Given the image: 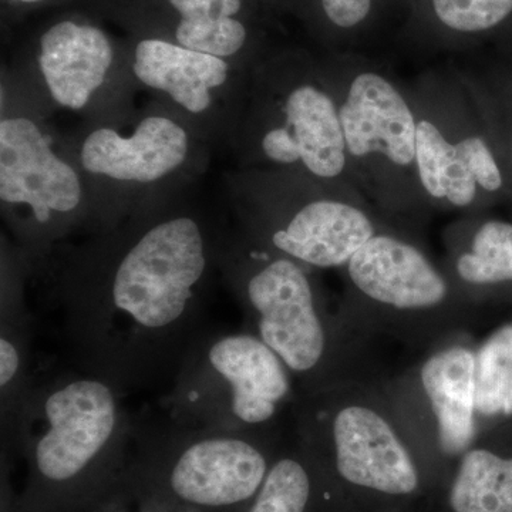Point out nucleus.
<instances>
[{"mask_svg":"<svg viewBox=\"0 0 512 512\" xmlns=\"http://www.w3.org/2000/svg\"><path fill=\"white\" fill-rule=\"evenodd\" d=\"M417 178L431 211L481 214L511 201L476 97L463 76H427L409 89Z\"/></svg>","mask_w":512,"mask_h":512,"instance_id":"13","label":"nucleus"},{"mask_svg":"<svg viewBox=\"0 0 512 512\" xmlns=\"http://www.w3.org/2000/svg\"><path fill=\"white\" fill-rule=\"evenodd\" d=\"M3 84L46 117L67 111L99 121L130 110L137 92L131 60L121 63L97 26L62 20L40 36L33 72L3 76Z\"/></svg>","mask_w":512,"mask_h":512,"instance_id":"14","label":"nucleus"},{"mask_svg":"<svg viewBox=\"0 0 512 512\" xmlns=\"http://www.w3.org/2000/svg\"><path fill=\"white\" fill-rule=\"evenodd\" d=\"M443 264L461 291L478 303L497 289H512V221L463 215L444 235Z\"/></svg>","mask_w":512,"mask_h":512,"instance_id":"18","label":"nucleus"},{"mask_svg":"<svg viewBox=\"0 0 512 512\" xmlns=\"http://www.w3.org/2000/svg\"><path fill=\"white\" fill-rule=\"evenodd\" d=\"M446 512H512V456L478 436L448 478Z\"/></svg>","mask_w":512,"mask_h":512,"instance_id":"19","label":"nucleus"},{"mask_svg":"<svg viewBox=\"0 0 512 512\" xmlns=\"http://www.w3.org/2000/svg\"><path fill=\"white\" fill-rule=\"evenodd\" d=\"M124 396L77 369L37 382L23 448L30 463L26 512H70L110 484L136 429Z\"/></svg>","mask_w":512,"mask_h":512,"instance_id":"4","label":"nucleus"},{"mask_svg":"<svg viewBox=\"0 0 512 512\" xmlns=\"http://www.w3.org/2000/svg\"><path fill=\"white\" fill-rule=\"evenodd\" d=\"M47 119L2 83L0 207L30 276L60 245L99 231L86 178Z\"/></svg>","mask_w":512,"mask_h":512,"instance_id":"6","label":"nucleus"},{"mask_svg":"<svg viewBox=\"0 0 512 512\" xmlns=\"http://www.w3.org/2000/svg\"><path fill=\"white\" fill-rule=\"evenodd\" d=\"M332 488L315 458L296 441L278 453L264 484L245 512H319Z\"/></svg>","mask_w":512,"mask_h":512,"instance_id":"21","label":"nucleus"},{"mask_svg":"<svg viewBox=\"0 0 512 512\" xmlns=\"http://www.w3.org/2000/svg\"><path fill=\"white\" fill-rule=\"evenodd\" d=\"M339 313L367 340L430 350L466 338L477 302L404 229L386 227L343 268Z\"/></svg>","mask_w":512,"mask_h":512,"instance_id":"7","label":"nucleus"},{"mask_svg":"<svg viewBox=\"0 0 512 512\" xmlns=\"http://www.w3.org/2000/svg\"><path fill=\"white\" fill-rule=\"evenodd\" d=\"M130 59L137 90L174 110L211 147L231 148L254 69L161 37L141 39Z\"/></svg>","mask_w":512,"mask_h":512,"instance_id":"15","label":"nucleus"},{"mask_svg":"<svg viewBox=\"0 0 512 512\" xmlns=\"http://www.w3.org/2000/svg\"><path fill=\"white\" fill-rule=\"evenodd\" d=\"M18 2L28 3V5H32V3H40L43 2V0H18Z\"/></svg>","mask_w":512,"mask_h":512,"instance_id":"26","label":"nucleus"},{"mask_svg":"<svg viewBox=\"0 0 512 512\" xmlns=\"http://www.w3.org/2000/svg\"><path fill=\"white\" fill-rule=\"evenodd\" d=\"M63 140L89 185L99 231L187 192L207 170L212 148L156 99L144 109L84 121Z\"/></svg>","mask_w":512,"mask_h":512,"instance_id":"5","label":"nucleus"},{"mask_svg":"<svg viewBox=\"0 0 512 512\" xmlns=\"http://www.w3.org/2000/svg\"><path fill=\"white\" fill-rule=\"evenodd\" d=\"M178 15L174 43L197 52L238 62L248 43V29L239 13L244 0H167Z\"/></svg>","mask_w":512,"mask_h":512,"instance_id":"20","label":"nucleus"},{"mask_svg":"<svg viewBox=\"0 0 512 512\" xmlns=\"http://www.w3.org/2000/svg\"><path fill=\"white\" fill-rule=\"evenodd\" d=\"M474 352L466 338L451 340L427 350L416 366L389 380L394 399L423 447L436 480L444 474L448 481L458 458L480 433Z\"/></svg>","mask_w":512,"mask_h":512,"instance_id":"16","label":"nucleus"},{"mask_svg":"<svg viewBox=\"0 0 512 512\" xmlns=\"http://www.w3.org/2000/svg\"><path fill=\"white\" fill-rule=\"evenodd\" d=\"M228 229L185 192L60 245L32 276L74 369L124 394L173 380L207 325Z\"/></svg>","mask_w":512,"mask_h":512,"instance_id":"1","label":"nucleus"},{"mask_svg":"<svg viewBox=\"0 0 512 512\" xmlns=\"http://www.w3.org/2000/svg\"><path fill=\"white\" fill-rule=\"evenodd\" d=\"M231 150L239 168L298 171L357 190L326 69L255 66Z\"/></svg>","mask_w":512,"mask_h":512,"instance_id":"9","label":"nucleus"},{"mask_svg":"<svg viewBox=\"0 0 512 512\" xmlns=\"http://www.w3.org/2000/svg\"><path fill=\"white\" fill-rule=\"evenodd\" d=\"M474 386L480 429L484 421L512 417V323L477 346Z\"/></svg>","mask_w":512,"mask_h":512,"instance_id":"22","label":"nucleus"},{"mask_svg":"<svg viewBox=\"0 0 512 512\" xmlns=\"http://www.w3.org/2000/svg\"><path fill=\"white\" fill-rule=\"evenodd\" d=\"M171 383L168 419L204 429L276 431L298 396L281 357L248 329L205 330Z\"/></svg>","mask_w":512,"mask_h":512,"instance_id":"12","label":"nucleus"},{"mask_svg":"<svg viewBox=\"0 0 512 512\" xmlns=\"http://www.w3.org/2000/svg\"><path fill=\"white\" fill-rule=\"evenodd\" d=\"M490 134L512 202V66L485 76H463Z\"/></svg>","mask_w":512,"mask_h":512,"instance_id":"23","label":"nucleus"},{"mask_svg":"<svg viewBox=\"0 0 512 512\" xmlns=\"http://www.w3.org/2000/svg\"><path fill=\"white\" fill-rule=\"evenodd\" d=\"M278 431H228L168 419L136 421L133 471L148 500L174 508L231 511L251 504L276 456Z\"/></svg>","mask_w":512,"mask_h":512,"instance_id":"11","label":"nucleus"},{"mask_svg":"<svg viewBox=\"0 0 512 512\" xmlns=\"http://www.w3.org/2000/svg\"><path fill=\"white\" fill-rule=\"evenodd\" d=\"M228 184L238 231L313 271L345 268L392 227L355 188L298 171L239 168Z\"/></svg>","mask_w":512,"mask_h":512,"instance_id":"8","label":"nucleus"},{"mask_svg":"<svg viewBox=\"0 0 512 512\" xmlns=\"http://www.w3.org/2000/svg\"><path fill=\"white\" fill-rule=\"evenodd\" d=\"M292 416L296 441L343 500L399 510L437 481L389 382L363 376L298 394Z\"/></svg>","mask_w":512,"mask_h":512,"instance_id":"2","label":"nucleus"},{"mask_svg":"<svg viewBox=\"0 0 512 512\" xmlns=\"http://www.w3.org/2000/svg\"><path fill=\"white\" fill-rule=\"evenodd\" d=\"M29 266L8 242L2 244L0 291V436L3 457L23 456L26 423L36 380L32 376L33 319L26 301Z\"/></svg>","mask_w":512,"mask_h":512,"instance_id":"17","label":"nucleus"},{"mask_svg":"<svg viewBox=\"0 0 512 512\" xmlns=\"http://www.w3.org/2000/svg\"><path fill=\"white\" fill-rule=\"evenodd\" d=\"M221 281L248 330L288 367L298 394H315L366 375L367 343L339 311H330L315 271L228 231Z\"/></svg>","mask_w":512,"mask_h":512,"instance_id":"3","label":"nucleus"},{"mask_svg":"<svg viewBox=\"0 0 512 512\" xmlns=\"http://www.w3.org/2000/svg\"><path fill=\"white\" fill-rule=\"evenodd\" d=\"M326 70L357 190L392 227L417 224L430 210L417 178V119L409 89L375 67Z\"/></svg>","mask_w":512,"mask_h":512,"instance_id":"10","label":"nucleus"},{"mask_svg":"<svg viewBox=\"0 0 512 512\" xmlns=\"http://www.w3.org/2000/svg\"><path fill=\"white\" fill-rule=\"evenodd\" d=\"M441 25L457 33L488 32L512 15V0H431Z\"/></svg>","mask_w":512,"mask_h":512,"instance_id":"24","label":"nucleus"},{"mask_svg":"<svg viewBox=\"0 0 512 512\" xmlns=\"http://www.w3.org/2000/svg\"><path fill=\"white\" fill-rule=\"evenodd\" d=\"M178 512H195V511L190 510V508H181V510Z\"/></svg>","mask_w":512,"mask_h":512,"instance_id":"27","label":"nucleus"},{"mask_svg":"<svg viewBox=\"0 0 512 512\" xmlns=\"http://www.w3.org/2000/svg\"><path fill=\"white\" fill-rule=\"evenodd\" d=\"M320 5L332 25L350 30L365 22L372 12L373 0H320Z\"/></svg>","mask_w":512,"mask_h":512,"instance_id":"25","label":"nucleus"}]
</instances>
